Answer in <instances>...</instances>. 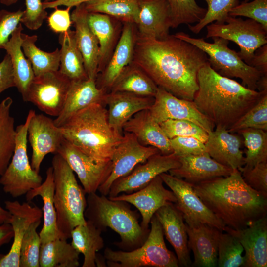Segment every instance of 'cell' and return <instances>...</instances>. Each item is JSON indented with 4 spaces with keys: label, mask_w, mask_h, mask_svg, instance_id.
Returning <instances> with one entry per match:
<instances>
[{
    "label": "cell",
    "mask_w": 267,
    "mask_h": 267,
    "mask_svg": "<svg viewBox=\"0 0 267 267\" xmlns=\"http://www.w3.org/2000/svg\"><path fill=\"white\" fill-rule=\"evenodd\" d=\"M91 0H57L51 2H43V7L44 9L55 8L59 6L67 7H76L81 4Z\"/></svg>",
    "instance_id": "6f0895ef"
},
{
    "label": "cell",
    "mask_w": 267,
    "mask_h": 267,
    "mask_svg": "<svg viewBox=\"0 0 267 267\" xmlns=\"http://www.w3.org/2000/svg\"><path fill=\"white\" fill-rule=\"evenodd\" d=\"M5 209L11 217L8 223L12 226L13 241L6 254H0V267H19L20 247L22 239L30 225L41 220L43 211L29 202L20 203L18 201L6 200Z\"/></svg>",
    "instance_id": "d6986e66"
},
{
    "label": "cell",
    "mask_w": 267,
    "mask_h": 267,
    "mask_svg": "<svg viewBox=\"0 0 267 267\" xmlns=\"http://www.w3.org/2000/svg\"><path fill=\"white\" fill-rule=\"evenodd\" d=\"M24 11L0 10V49H3L9 41L12 33L20 23Z\"/></svg>",
    "instance_id": "f5cc1de1"
},
{
    "label": "cell",
    "mask_w": 267,
    "mask_h": 267,
    "mask_svg": "<svg viewBox=\"0 0 267 267\" xmlns=\"http://www.w3.org/2000/svg\"><path fill=\"white\" fill-rule=\"evenodd\" d=\"M71 83L59 70L35 76L26 102H30L40 110L56 117L63 108Z\"/></svg>",
    "instance_id": "7c38bea8"
},
{
    "label": "cell",
    "mask_w": 267,
    "mask_h": 267,
    "mask_svg": "<svg viewBox=\"0 0 267 267\" xmlns=\"http://www.w3.org/2000/svg\"><path fill=\"white\" fill-rule=\"evenodd\" d=\"M144 243L131 251L106 248L104 257L109 267H178L176 255L166 247L160 223L154 215Z\"/></svg>",
    "instance_id": "52a82bcc"
},
{
    "label": "cell",
    "mask_w": 267,
    "mask_h": 267,
    "mask_svg": "<svg viewBox=\"0 0 267 267\" xmlns=\"http://www.w3.org/2000/svg\"><path fill=\"white\" fill-rule=\"evenodd\" d=\"M236 237L245 254L242 267H267V217L265 216L248 227L235 230L225 227L224 231Z\"/></svg>",
    "instance_id": "7402d4cb"
},
{
    "label": "cell",
    "mask_w": 267,
    "mask_h": 267,
    "mask_svg": "<svg viewBox=\"0 0 267 267\" xmlns=\"http://www.w3.org/2000/svg\"><path fill=\"white\" fill-rule=\"evenodd\" d=\"M26 9L20 23L31 30H37L47 17V12L43 7L42 0H25Z\"/></svg>",
    "instance_id": "f907efd6"
},
{
    "label": "cell",
    "mask_w": 267,
    "mask_h": 267,
    "mask_svg": "<svg viewBox=\"0 0 267 267\" xmlns=\"http://www.w3.org/2000/svg\"><path fill=\"white\" fill-rule=\"evenodd\" d=\"M154 215L161 224L164 235L175 251L179 267H191L186 225L182 213L175 203L170 202L160 208Z\"/></svg>",
    "instance_id": "44dd1931"
},
{
    "label": "cell",
    "mask_w": 267,
    "mask_h": 267,
    "mask_svg": "<svg viewBox=\"0 0 267 267\" xmlns=\"http://www.w3.org/2000/svg\"><path fill=\"white\" fill-rule=\"evenodd\" d=\"M57 0H44V2H51V1H54Z\"/></svg>",
    "instance_id": "6125c7cd"
},
{
    "label": "cell",
    "mask_w": 267,
    "mask_h": 267,
    "mask_svg": "<svg viewBox=\"0 0 267 267\" xmlns=\"http://www.w3.org/2000/svg\"><path fill=\"white\" fill-rule=\"evenodd\" d=\"M121 33L107 65L96 79L97 87L107 93L133 58L137 29L135 24L123 23Z\"/></svg>",
    "instance_id": "ffe728a7"
},
{
    "label": "cell",
    "mask_w": 267,
    "mask_h": 267,
    "mask_svg": "<svg viewBox=\"0 0 267 267\" xmlns=\"http://www.w3.org/2000/svg\"><path fill=\"white\" fill-rule=\"evenodd\" d=\"M95 81L89 78L71 81L63 108L53 120L57 127H60L71 116L91 104L104 105L107 92L97 87Z\"/></svg>",
    "instance_id": "f546056e"
},
{
    "label": "cell",
    "mask_w": 267,
    "mask_h": 267,
    "mask_svg": "<svg viewBox=\"0 0 267 267\" xmlns=\"http://www.w3.org/2000/svg\"><path fill=\"white\" fill-rule=\"evenodd\" d=\"M84 4L75 7L71 14L78 48L82 55L85 71L89 78L95 80L98 75L99 45L87 19Z\"/></svg>",
    "instance_id": "d4e9b609"
},
{
    "label": "cell",
    "mask_w": 267,
    "mask_h": 267,
    "mask_svg": "<svg viewBox=\"0 0 267 267\" xmlns=\"http://www.w3.org/2000/svg\"><path fill=\"white\" fill-rule=\"evenodd\" d=\"M246 128L258 129L267 131V92L260 100L243 114L228 130L237 133Z\"/></svg>",
    "instance_id": "f6af8a7d"
},
{
    "label": "cell",
    "mask_w": 267,
    "mask_h": 267,
    "mask_svg": "<svg viewBox=\"0 0 267 267\" xmlns=\"http://www.w3.org/2000/svg\"><path fill=\"white\" fill-rule=\"evenodd\" d=\"M180 166L179 157L174 153H161L150 157L143 163L137 165L127 175L117 179L111 185L109 197H114L124 192L130 194L144 187L155 177Z\"/></svg>",
    "instance_id": "4fadbf2b"
},
{
    "label": "cell",
    "mask_w": 267,
    "mask_h": 267,
    "mask_svg": "<svg viewBox=\"0 0 267 267\" xmlns=\"http://www.w3.org/2000/svg\"><path fill=\"white\" fill-rule=\"evenodd\" d=\"M160 175L154 178L144 188L130 194L124 193L114 197L113 200L122 201L135 206L142 217L140 225L144 230H149V224L153 216L161 207L177 201L172 190L165 188Z\"/></svg>",
    "instance_id": "ac0fdd59"
},
{
    "label": "cell",
    "mask_w": 267,
    "mask_h": 267,
    "mask_svg": "<svg viewBox=\"0 0 267 267\" xmlns=\"http://www.w3.org/2000/svg\"><path fill=\"white\" fill-rule=\"evenodd\" d=\"M193 101L216 127L229 130L267 90L251 89L215 71L207 62L199 70Z\"/></svg>",
    "instance_id": "3957f363"
},
{
    "label": "cell",
    "mask_w": 267,
    "mask_h": 267,
    "mask_svg": "<svg viewBox=\"0 0 267 267\" xmlns=\"http://www.w3.org/2000/svg\"><path fill=\"white\" fill-rule=\"evenodd\" d=\"M41 220L33 222L27 230L21 244L19 267H40L41 242L37 228Z\"/></svg>",
    "instance_id": "ee69618b"
},
{
    "label": "cell",
    "mask_w": 267,
    "mask_h": 267,
    "mask_svg": "<svg viewBox=\"0 0 267 267\" xmlns=\"http://www.w3.org/2000/svg\"><path fill=\"white\" fill-rule=\"evenodd\" d=\"M229 16L247 17L260 24L267 31V0L243 1L230 10Z\"/></svg>",
    "instance_id": "c3c4849f"
},
{
    "label": "cell",
    "mask_w": 267,
    "mask_h": 267,
    "mask_svg": "<svg viewBox=\"0 0 267 267\" xmlns=\"http://www.w3.org/2000/svg\"><path fill=\"white\" fill-rule=\"evenodd\" d=\"M11 214L9 211L0 205V225L8 223Z\"/></svg>",
    "instance_id": "91938a15"
},
{
    "label": "cell",
    "mask_w": 267,
    "mask_h": 267,
    "mask_svg": "<svg viewBox=\"0 0 267 267\" xmlns=\"http://www.w3.org/2000/svg\"><path fill=\"white\" fill-rule=\"evenodd\" d=\"M170 142L173 153L179 157L207 153L205 143L193 137L177 136Z\"/></svg>",
    "instance_id": "816d5d0a"
},
{
    "label": "cell",
    "mask_w": 267,
    "mask_h": 267,
    "mask_svg": "<svg viewBox=\"0 0 267 267\" xmlns=\"http://www.w3.org/2000/svg\"><path fill=\"white\" fill-rule=\"evenodd\" d=\"M72 8L67 7L65 9L55 8L47 18L48 25L50 29L56 33H64L68 31L72 23L70 9Z\"/></svg>",
    "instance_id": "db71d44e"
},
{
    "label": "cell",
    "mask_w": 267,
    "mask_h": 267,
    "mask_svg": "<svg viewBox=\"0 0 267 267\" xmlns=\"http://www.w3.org/2000/svg\"><path fill=\"white\" fill-rule=\"evenodd\" d=\"M54 191L53 168L49 167L46 171V178L39 187L29 191L25 195L27 201L36 196L42 197L44 205L42 208L44 218L43 226L39 233L41 245L57 238L64 239L59 231L55 208L54 205Z\"/></svg>",
    "instance_id": "4dcf8cb0"
},
{
    "label": "cell",
    "mask_w": 267,
    "mask_h": 267,
    "mask_svg": "<svg viewBox=\"0 0 267 267\" xmlns=\"http://www.w3.org/2000/svg\"><path fill=\"white\" fill-rule=\"evenodd\" d=\"M88 22L98 40L100 53L98 74L108 62L120 37V21L105 14L88 12Z\"/></svg>",
    "instance_id": "1f68e13d"
},
{
    "label": "cell",
    "mask_w": 267,
    "mask_h": 267,
    "mask_svg": "<svg viewBox=\"0 0 267 267\" xmlns=\"http://www.w3.org/2000/svg\"><path fill=\"white\" fill-rule=\"evenodd\" d=\"M35 113L34 110H29L25 123L16 127L14 152L0 178L3 191L14 198L26 195L43 182L42 177L32 169L27 154L28 127Z\"/></svg>",
    "instance_id": "9c48e42d"
},
{
    "label": "cell",
    "mask_w": 267,
    "mask_h": 267,
    "mask_svg": "<svg viewBox=\"0 0 267 267\" xmlns=\"http://www.w3.org/2000/svg\"><path fill=\"white\" fill-rule=\"evenodd\" d=\"M167 0L170 8L172 28L181 24L197 23L206 12V9L200 6L195 0Z\"/></svg>",
    "instance_id": "7bdbcfd3"
},
{
    "label": "cell",
    "mask_w": 267,
    "mask_h": 267,
    "mask_svg": "<svg viewBox=\"0 0 267 267\" xmlns=\"http://www.w3.org/2000/svg\"><path fill=\"white\" fill-rule=\"evenodd\" d=\"M157 89L153 80L132 62L122 71L109 92H127L154 97Z\"/></svg>",
    "instance_id": "d590c367"
},
{
    "label": "cell",
    "mask_w": 267,
    "mask_h": 267,
    "mask_svg": "<svg viewBox=\"0 0 267 267\" xmlns=\"http://www.w3.org/2000/svg\"><path fill=\"white\" fill-rule=\"evenodd\" d=\"M59 71L71 81L89 78L85 71L84 60L78 48L74 30L69 29L60 33Z\"/></svg>",
    "instance_id": "e575fe53"
},
{
    "label": "cell",
    "mask_w": 267,
    "mask_h": 267,
    "mask_svg": "<svg viewBox=\"0 0 267 267\" xmlns=\"http://www.w3.org/2000/svg\"><path fill=\"white\" fill-rule=\"evenodd\" d=\"M205 145L210 156L219 163L233 170H238L244 165L241 150L243 139L238 133L216 127L208 133Z\"/></svg>",
    "instance_id": "603a6c76"
},
{
    "label": "cell",
    "mask_w": 267,
    "mask_h": 267,
    "mask_svg": "<svg viewBox=\"0 0 267 267\" xmlns=\"http://www.w3.org/2000/svg\"><path fill=\"white\" fill-rule=\"evenodd\" d=\"M193 187L206 206L231 229H243L267 215V198L247 185L238 169Z\"/></svg>",
    "instance_id": "7a4b0ae2"
},
{
    "label": "cell",
    "mask_w": 267,
    "mask_h": 267,
    "mask_svg": "<svg viewBox=\"0 0 267 267\" xmlns=\"http://www.w3.org/2000/svg\"><path fill=\"white\" fill-rule=\"evenodd\" d=\"M27 137L32 149L31 166L39 173L44 157L49 153L56 154L64 138L53 120L36 113L29 122Z\"/></svg>",
    "instance_id": "e0dca14e"
},
{
    "label": "cell",
    "mask_w": 267,
    "mask_h": 267,
    "mask_svg": "<svg viewBox=\"0 0 267 267\" xmlns=\"http://www.w3.org/2000/svg\"><path fill=\"white\" fill-rule=\"evenodd\" d=\"M243 139L246 150L244 168L250 169L267 161V132L254 128H246L237 132Z\"/></svg>",
    "instance_id": "60d3db41"
},
{
    "label": "cell",
    "mask_w": 267,
    "mask_h": 267,
    "mask_svg": "<svg viewBox=\"0 0 267 267\" xmlns=\"http://www.w3.org/2000/svg\"><path fill=\"white\" fill-rule=\"evenodd\" d=\"M56 153L62 157L77 174L87 194L96 193L111 173V161L105 165L97 164L65 138Z\"/></svg>",
    "instance_id": "2e32d148"
},
{
    "label": "cell",
    "mask_w": 267,
    "mask_h": 267,
    "mask_svg": "<svg viewBox=\"0 0 267 267\" xmlns=\"http://www.w3.org/2000/svg\"><path fill=\"white\" fill-rule=\"evenodd\" d=\"M159 124L169 139L177 136L193 137L204 143L208 139V133L206 131L188 120L168 119Z\"/></svg>",
    "instance_id": "7dc6e473"
},
{
    "label": "cell",
    "mask_w": 267,
    "mask_h": 267,
    "mask_svg": "<svg viewBox=\"0 0 267 267\" xmlns=\"http://www.w3.org/2000/svg\"><path fill=\"white\" fill-rule=\"evenodd\" d=\"M123 131L133 134L140 144L154 147L162 154L173 153L170 139L159 124L153 119L149 109L134 115L124 124Z\"/></svg>",
    "instance_id": "f1b7e54d"
},
{
    "label": "cell",
    "mask_w": 267,
    "mask_h": 267,
    "mask_svg": "<svg viewBox=\"0 0 267 267\" xmlns=\"http://www.w3.org/2000/svg\"><path fill=\"white\" fill-rule=\"evenodd\" d=\"M149 111L158 123L168 119L186 120L195 123L208 133L215 128L198 110L193 101L177 97L159 87Z\"/></svg>",
    "instance_id": "9a60e30c"
},
{
    "label": "cell",
    "mask_w": 267,
    "mask_h": 267,
    "mask_svg": "<svg viewBox=\"0 0 267 267\" xmlns=\"http://www.w3.org/2000/svg\"><path fill=\"white\" fill-rule=\"evenodd\" d=\"M179 159L180 166L168 172L192 184L219 177H227L233 171L216 161L207 152L200 155L180 156Z\"/></svg>",
    "instance_id": "484cf974"
},
{
    "label": "cell",
    "mask_w": 267,
    "mask_h": 267,
    "mask_svg": "<svg viewBox=\"0 0 267 267\" xmlns=\"http://www.w3.org/2000/svg\"><path fill=\"white\" fill-rule=\"evenodd\" d=\"M58 127L66 140L101 165L111 162L123 137L110 125L107 108L101 103L78 111Z\"/></svg>",
    "instance_id": "277c9868"
},
{
    "label": "cell",
    "mask_w": 267,
    "mask_h": 267,
    "mask_svg": "<svg viewBox=\"0 0 267 267\" xmlns=\"http://www.w3.org/2000/svg\"><path fill=\"white\" fill-rule=\"evenodd\" d=\"M186 225L188 248L194 255L191 267H217L218 242L222 231L204 223Z\"/></svg>",
    "instance_id": "83f0119b"
},
{
    "label": "cell",
    "mask_w": 267,
    "mask_h": 267,
    "mask_svg": "<svg viewBox=\"0 0 267 267\" xmlns=\"http://www.w3.org/2000/svg\"><path fill=\"white\" fill-rule=\"evenodd\" d=\"M207 62L203 50L174 35L158 40L137 32L132 62L158 87L177 97L193 100L198 89V73Z\"/></svg>",
    "instance_id": "6da1fadb"
},
{
    "label": "cell",
    "mask_w": 267,
    "mask_h": 267,
    "mask_svg": "<svg viewBox=\"0 0 267 267\" xmlns=\"http://www.w3.org/2000/svg\"><path fill=\"white\" fill-rule=\"evenodd\" d=\"M208 8L204 17L195 25H188L189 30L195 34L199 33L208 25L215 21L224 23L231 9L239 4L238 0H204Z\"/></svg>",
    "instance_id": "bcb514c9"
},
{
    "label": "cell",
    "mask_w": 267,
    "mask_h": 267,
    "mask_svg": "<svg viewBox=\"0 0 267 267\" xmlns=\"http://www.w3.org/2000/svg\"><path fill=\"white\" fill-rule=\"evenodd\" d=\"M137 34L142 37L162 40L172 28L170 8L167 0H140Z\"/></svg>",
    "instance_id": "cb8c5ba5"
},
{
    "label": "cell",
    "mask_w": 267,
    "mask_h": 267,
    "mask_svg": "<svg viewBox=\"0 0 267 267\" xmlns=\"http://www.w3.org/2000/svg\"><path fill=\"white\" fill-rule=\"evenodd\" d=\"M250 1V0H244V1L245 2H249Z\"/></svg>",
    "instance_id": "be15d7a7"
},
{
    "label": "cell",
    "mask_w": 267,
    "mask_h": 267,
    "mask_svg": "<svg viewBox=\"0 0 267 267\" xmlns=\"http://www.w3.org/2000/svg\"><path fill=\"white\" fill-rule=\"evenodd\" d=\"M18 0H0V2L6 6H11L16 3Z\"/></svg>",
    "instance_id": "94428289"
},
{
    "label": "cell",
    "mask_w": 267,
    "mask_h": 267,
    "mask_svg": "<svg viewBox=\"0 0 267 267\" xmlns=\"http://www.w3.org/2000/svg\"><path fill=\"white\" fill-rule=\"evenodd\" d=\"M140 0H91L84 3L88 12L108 15L122 23L136 24Z\"/></svg>",
    "instance_id": "74e56055"
},
{
    "label": "cell",
    "mask_w": 267,
    "mask_h": 267,
    "mask_svg": "<svg viewBox=\"0 0 267 267\" xmlns=\"http://www.w3.org/2000/svg\"><path fill=\"white\" fill-rule=\"evenodd\" d=\"M79 253L66 239L57 238L41 245V267H77Z\"/></svg>",
    "instance_id": "8d00e7d4"
},
{
    "label": "cell",
    "mask_w": 267,
    "mask_h": 267,
    "mask_svg": "<svg viewBox=\"0 0 267 267\" xmlns=\"http://www.w3.org/2000/svg\"><path fill=\"white\" fill-rule=\"evenodd\" d=\"M238 170L247 185L267 198V161L250 169L242 167Z\"/></svg>",
    "instance_id": "681fc988"
},
{
    "label": "cell",
    "mask_w": 267,
    "mask_h": 267,
    "mask_svg": "<svg viewBox=\"0 0 267 267\" xmlns=\"http://www.w3.org/2000/svg\"><path fill=\"white\" fill-rule=\"evenodd\" d=\"M159 153L160 151L154 147L140 144L133 134L124 132L122 140L112 157L111 173L98 191L101 195L107 196L115 180L127 175L137 165L144 163L150 157Z\"/></svg>",
    "instance_id": "5bb4252c"
},
{
    "label": "cell",
    "mask_w": 267,
    "mask_h": 267,
    "mask_svg": "<svg viewBox=\"0 0 267 267\" xmlns=\"http://www.w3.org/2000/svg\"><path fill=\"white\" fill-rule=\"evenodd\" d=\"M54 179V205L58 229L64 238H71L76 226L86 223V193L77 182L74 172L59 154L52 159Z\"/></svg>",
    "instance_id": "8992f818"
},
{
    "label": "cell",
    "mask_w": 267,
    "mask_h": 267,
    "mask_svg": "<svg viewBox=\"0 0 267 267\" xmlns=\"http://www.w3.org/2000/svg\"><path fill=\"white\" fill-rule=\"evenodd\" d=\"M174 35L203 50L208 56L211 67L220 75L229 78H239L243 86L257 90L258 83L263 75L255 68L246 64L238 52L228 47L229 41L214 37L212 38L213 42L209 43L204 38L192 37L183 32Z\"/></svg>",
    "instance_id": "ba28073f"
},
{
    "label": "cell",
    "mask_w": 267,
    "mask_h": 267,
    "mask_svg": "<svg viewBox=\"0 0 267 267\" xmlns=\"http://www.w3.org/2000/svg\"><path fill=\"white\" fill-rule=\"evenodd\" d=\"M13 100L10 97L0 103V176L3 174L12 156L15 142V120L11 115Z\"/></svg>",
    "instance_id": "f35d334b"
},
{
    "label": "cell",
    "mask_w": 267,
    "mask_h": 267,
    "mask_svg": "<svg viewBox=\"0 0 267 267\" xmlns=\"http://www.w3.org/2000/svg\"><path fill=\"white\" fill-rule=\"evenodd\" d=\"M23 30L21 23L12 33L4 47L11 59L15 87L26 102L30 85L35 75L30 62L26 58L21 47V34Z\"/></svg>",
    "instance_id": "d6a6232c"
},
{
    "label": "cell",
    "mask_w": 267,
    "mask_h": 267,
    "mask_svg": "<svg viewBox=\"0 0 267 267\" xmlns=\"http://www.w3.org/2000/svg\"><path fill=\"white\" fill-rule=\"evenodd\" d=\"M243 251L242 245L236 237L228 232H221L218 242L217 267H242Z\"/></svg>",
    "instance_id": "b9f144b4"
},
{
    "label": "cell",
    "mask_w": 267,
    "mask_h": 267,
    "mask_svg": "<svg viewBox=\"0 0 267 267\" xmlns=\"http://www.w3.org/2000/svg\"><path fill=\"white\" fill-rule=\"evenodd\" d=\"M102 231L89 220H86L85 224L76 226L71 231V245L79 254L84 255L82 267H96L97 252L104 245Z\"/></svg>",
    "instance_id": "836d02e7"
},
{
    "label": "cell",
    "mask_w": 267,
    "mask_h": 267,
    "mask_svg": "<svg viewBox=\"0 0 267 267\" xmlns=\"http://www.w3.org/2000/svg\"><path fill=\"white\" fill-rule=\"evenodd\" d=\"M250 66L255 68L263 76H267V44L255 51Z\"/></svg>",
    "instance_id": "9f6ffc18"
},
{
    "label": "cell",
    "mask_w": 267,
    "mask_h": 267,
    "mask_svg": "<svg viewBox=\"0 0 267 267\" xmlns=\"http://www.w3.org/2000/svg\"><path fill=\"white\" fill-rule=\"evenodd\" d=\"M84 216L102 231L109 227L118 234L120 241L115 244L123 251L141 246L150 231L142 227L139 214L132 210L127 202L113 200L96 193L88 194Z\"/></svg>",
    "instance_id": "5b68a950"
},
{
    "label": "cell",
    "mask_w": 267,
    "mask_h": 267,
    "mask_svg": "<svg viewBox=\"0 0 267 267\" xmlns=\"http://www.w3.org/2000/svg\"><path fill=\"white\" fill-rule=\"evenodd\" d=\"M13 87H15V84L11 61L6 53L0 63V94Z\"/></svg>",
    "instance_id": "11a10c76"
},
{
    "label": "cell",
    "mask_w": 267,
    "mask_h": 267,
    "mask_svg": "<svg viewBox=\"0 0 267 267\" xmlns=\"http://www.w3.org/2000/svg\"><path fill=\"white\" fill-rule=\"evenodd\" d=\"M175 194L176 207L183 215L185 223L190 226L207 224L223 231L225 225L206 206L194 191L193 184L183 179L163 173L160 175Z\"/></svg>",
    "instance_id": "8fae6325"
},
{
    "label": "cell",
    "mask_w": 267,
    "mask_h": 267,
    "mask_svg": "<svg viewBox=\"0 0 267 267\" xmlns=\"http://www.w3.org/2000/svg\"><path fill=\"white\" fill-rule=\"evenodd\" d=\"M206 28V38L218 37L235 43L240 47L239 56L250 66L255 51L267 44V31L251 19L228 16L225 23H212Z\"/></svg>",
    "instance_id": "30bf717a"
},
{
    "label": "cell",
    "mask_w": 267,
    "mask_h": 267,
    "mask_svg": "<svg viewBox=\"0 0 267 267\" xmlns=\"http://www.w3.org/2000/svg\"><path fill=\"white\" fill-rule=\"evenodd\" d=\"M13 236V232L10 223H4L0 225V248L4 244L8 243Z\"/></svg>",
    "instance_id": "680465c9"
},
{
    "label": "cell",
    "mask_w": 267,
    "mask_h": 267,
    "mask_svg": "<svg viewBox=\"0 0 267 267\" xmlns=\"http://www.w3.org/2000/svg\"><path fill=\"white\" fill-rule=\"evenodd\" d=\"M21 47L23 52L30 62L35 76L59 70L60 49L47 52L39 48L35 44L38 37L36 35L21 34Z\"/></svg>",
    "instance_id": "ab89813d"
},
{
    "label": "cell",
    "mask_w": 267,
    "mask_h": 267,
    "mask_svg": "<svg viewBox=\"0 0 267 267\" xmlns=\"http://www.w3.org/2000/svg\"><path fill=\"white\" fill-rule=\"evenodd\" d=\"M154 97L127 92H109L105 95L110 125L122 133L123 127L134 115L140 111L150 109Z\"/></svg>",
    "instance_id": "4316f807"
}]
</instances>
